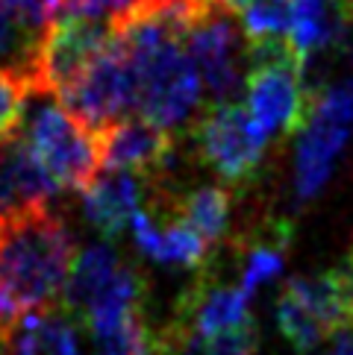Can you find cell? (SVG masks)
Instances as JSON below:
<instances>
[{"instance_id":"ffe728a7","label":"cell","mask_w":353,"mask_h":355,"mask_svg":"<svg viewBox=\"0 0 353 355\" xmlns=\"http://www.w3.org/2000/svg\"><path fill=\"white\" fill-rule=\"evenodd\" d=\"M95 338V355H168L165 335H159L147 320L145 309H136L118 326Z\"/></svg>"},{"instance_id":"83f0119b","label":"cell","mask_w":353,"mask_h":355,"mask_svg":"<svg viewBox=\"0 0 353 355\" xmlns=\"http://www.w3.org/2000/svg\"><path fill=\"white\" fill-rule=\"evenodd\" d=\"M218 3L224 6V9H230V12H242V9H247L250 3H256V0H218Z\"/></svg>"},{"instance_id":"cb8c5ba5","label":"cell","mask_w":353,"mask_h":355,"mask_svg":"<svg viewBox=\"0 0 353 355\" xmlns=\"http://www.w3.org/2000/svg\"><path fill=\"white\" fill-rule=\"evenodd\" d=\"M30 92L18 80L0 71V138H9L21 130L24 112H27Z\"/></svg>"},{"instance_id":"7a4b0ae2","label":"cell","mask_w":353,"mask_h":355,"mask_svg":"<svg viewBox=\"0 0 353 355\" xmlns=\"http://www.w3.org/2000/svg\"><path fill=\"white\" fill-rule=\"evenodd\" d=\"M183 24L154 12L121 27L136 77V112L171 130L183 123L200 100V71L183 44Z\"/></svg>"},{"instance_id":"52a82bcc","label":"cell","mask_w":353,"mask_h":355,"mask_svg":"<svg viewBox=\"0 0 353 355\" xmlns=\"http://www.w3.org/2000/svg\"><path fill=\"white\" fill-rule=\"evenodd\" d=\"M350 130L353 94L347 80L312 94V112L304 126V135H300L295 159V194L300 202L312 200L327 185Z\"/></svg>"},{"instance_id":"603a6c76","label":"cell","mask_w":353,"mask_h":355,"mask_svg":"<svg viewBox=\"0 0 353 355\" xmlns=\"http://www.w3.org/2000/svg\"><path fill=\"white\" fill-rule=\"evenodd\" d=\"M277 323H280L283 338L297 352H312L324 338H330V332H327L306 309H300L297 302L286 294H280V300H277Z\"/></svg>"},{"instance_id":"8fae6325","label":"cell","mask_w":353,"mask_h":355,"mask_svg":"<svg viewBox=\"0 0 353 355\" xmlns=\"http://www.w3.org/2000/svg\"><path fill=\"white\" fill-rule=\"evenodd\" d=\"M59 191V182L33 153L21 130L0 138V223L39 218Z\"/></svg>"},{"instance_id":"7c38bea8","label":"cell","mask_w":353,"mask_h":355,"mask_svg":"<svg viewBox=\"0 0 353 355\" xmlns=\"http://www.w3.org/2000/svg\"><path fill=\"white\" fill-rule=\"evenodd\" d=\"M112 35H115V27H109V24L62 15L44 47L39 92L59 94L109 44Z\"/></svg>"},{"instance_id":"3957f363","label":"cell","mask_w":353,"mask_h":355,"mask_svg":"<svg viewBox=\"0 0 353 355\" xmlns=\"http://www.w3.org/2000/svg\"><path fill=\"white\" fill-rule=\"evenodd\" d=\"M21 135L33 153L59 182V188H83L100 173V138L71 115L50 92H30Z\"/></svg>"},{"instance_id":"484cf974","label":"cell","mask_w":353,"mask_h":355,"mask_svg":"<svg viewBox=\"0 0 353 355\" xmlns=\"http://www.w3.org/2000/svg\"><path fill=\"white\" fill-rule=\"evenodd\" d=\"M327 276H330V282L338 294V302H342V309L347 314V323L353 326V250L336 264V268L327 270Z\"/></svg>"},{"instance_id":"8992f818","label":"cell","mask_w":353,"mask_h":355,"mask_svg":"<svg viewBox=\"0 0 353 355\" xmlns=\"http://www.w3.org/2000/svg\"><path fill=\"white\" fill-rule=\"evenodd\" d=\"M192 138L200 159L230 188H247L256 182L268 150V135L259 130L245 106L215 103L200 115Z\"/></svg>"},{"instance_id":"9a60e30c","label":"cell","mask_w":353,"mask_h":355,"mask_svg":"<svg viewBox=\"0 0 353 355\" xmlns=\"http://www.w3.org/2000/svg\"><path fill=\"white\" fill-rule=\"evenodd\" d=\"M353 24V0H292V33L288 42L297 56H312L342 44Z\"/></svg>"},{"instance_id":"5bb4252c","label":"cell","mask_w":353,"mask_h":355,"mask_svg":"<svg viewBox=\"0 0 353 355\" xmlns=\"http://www.w3.org/2000/svg\"><path fill=\"white\" fill-rule=\"evenodd\" d=\"M133 235L136 247L147 259H156L162 264H180V268H204L209 259V247L186 220L165 209V218H154L138 209L133 214Z\"/></svg>"},{"instance_id":"5b68a950","label":"cell","mask_w":353,"mask_h":355,"mask_svg":"<svg viewBox=\"0 0 353 355\" xmlns=\"http://www.w3.org/2000/svg\"><path fill=\"white\" fill-rule=\"evenodd\" d=\"M56 100L95 135L115 126L136 109L133 62L121 30H115L109 44L62 88Z\"/></svg>"},{"instance_id":"277c9868","label":"cell","mask_w":353,"mask_h":355,"mask_svg":"<svg viewBox=\"0 0 353 355\" xmlns=\"http://www.w3.org/2000/svg\"><path fill=\"white\" fill-rule=\"evenodd\" d=\"M306 62L292 42L250 47L247 112L268 138H288L309 121L312 94L304 85Z\"/></svg>"},{"instance_id":"4fadbf2b","label":"cell","mask_w":353,"mask_h":355,"mask_svg":"<svg viewBox=\"0 0 353 355\" xmlns=\"http://www.w3.org/2000/svg\"><path fill=\"white\" fill-rule=\"evenodd\" d=\"M100 162L109 171H127L142 176H156L171 162V135L168 130L150 121H118L97 135Z\"/></svg>"},{"instance_id":"2e32d148","label":"cell","mask_w":353,"mask_h":355,"mask_svg":"<svg viewBox=\"0 0 353 355\" xmlns=\"http://www.w3.org/2000/svg\"><path fill=\"white\" fill-rule=\"evenodd\" d=\"M138 194L142 182L127 171H100L92 182L83 188L85 218L104 238H115L138 211Z\"/></svg>"},{"instance_id":"e0dca14e","label":"cell","mask_w":353,"mask_h":355,"mask_svg":"<svg viewBox=\"0 0 353 355\" xmlns=\"http://www.w3.org/2000/svg\"><path fill=\"white\" fill-rule=\"evenodd\" d=\"M0 344L3 355H83L77 335L59 309H42L21 317Z\"/></svg>"},{"instance_id":"9c48e42d","label":"cell","mask_w":353,"mask_h":355,"mask_svg":"<svg viewBox=\"0 0 353 355\" xmlns=\"http://www.w3.org/2000/svg\"><path fill=\"white\" fill-rule=\"evenodd\" d=\"M62 0H0V71L27 92L42 88V62Z\"/></svg>"},{"instance_id":"30bf717a","label":"cell","mask_w":353,"mask_h":355,"mask_svg":"<svg viewBox=\"0 0 353 355\" xmlns=\"http://www.w3.org/2000/svg\"><path fill=\"white\" fill-rule=\"evenodd\" d=\"M183 44L195 59L206 92L215 103H233L242 88V47H238V27L233 12L221 3H212L192 27L183 33Z\"/></svg>"},{"instance_id":"d4e9b609","label":"cell","mask_w":353,"mask_h":355,"mask_svg":"<svg viewBox=\"0 0 353 355\" xmlns=\"http://www.w3.org/2000/svg\"><path fill=\"white\" fill-rule=\"evenodd\" d=\"M259 347V332H256V320H247L245 326L224 332L215 340H209L204 355H256Z\"/></svg>"},{"instance_id":"44dd1931","label":"cell","mask_w":353,"mask_h":355,"mask_svg":"<svg viewBox=\"0 0 353 355\" xmlns=\"http://www.w3.org/2000/svg\"><path fill=\"white\" fill-rule=\"evenodd\" d=\"M288 241H292V230H288L286 223H277L268 235L247 247L245 264H242V288L247 294H254L259 285L271 282V279L283 273Z\"/></svg>"},{"instance_id":"6da1fadb","label":"cell","mask_w":353,"mask_h":355,"mask_svg":"<svg viewBox=\"0 0 353 355\" xmlns=\"http://www.w3.org/2000/svg\"><path fill=\"white\" fill-rule=\"evenodd\" d=\"M77 247L54 211L0 223V340L21 317L65 300Z\"/></svg>"},{"instance_id":"7402d4cb","label":"cell","mask_w":353,"mask_h":355,"mask_svg":"<svg viewBox=\"0 0 353 355\" xmlns=\"http://www.w3.org/2000/svg\"><path fill=\"white\" fill-rule=\"evenodd\" d=\"M242 33L250 47L288 42L292 33V0H256L242 9Z\"/></svg>"},{"instance_id":"d6986e66","label":"cell","mask_w":353,"mask_h":355,"mask_svg":"<svg viewBox=\"0 0 353 355\" xmlns=\"http://www.w3.org/2000/svg\"><path fill=\"white\" fill-rule=\"evenodd\" d=\"M121 259H118V252L106 247V244H95V247H88L83 250L77 261H74V268H71V276H68V288H65V306L74 311V314H80L92 306V300L104 291L112 279H115V273L121 270Z\"/></svg>"},{"instance_id":"ac0fdd59","label":"cell","mask_w":353,"mask_h":355,"mask_svg":"<svg viewBox=\"0 0 353 355\" xmlns=\"http://www.w3.org/2000/svg\"><path fill=\"white\" fill-rule=\"evenodd\" d=\"M165 209L186 220L192 230L206 241V244H218V241L230 230V209L233 197L227 188L218 185H197L186 194H168Z\"/></svg>"},{"instance_id":"ba28073f","label":"cell","mask_w":353,"mask_h":355,"mask_svg":"<svg viewBox=\"0 0 353 355\" xmlns=\"http://www.w3.org/2000/svg\"><path fill=\"white\" fill-rule=\"evenodd\" d=\"M247 320L254 317H250V294L245 288L221 285L200 276L174 306V317L165 332L168 355H197L206 349L209 340L233 332Z\"/></svg>"},{"instance_id":"4316f807","label":"cell","mask_w":353,"mask_h":355,"mask_svg":"<svg viewBox=\"0 0 353 355\" xmlns=\"http://www.w3.org/2000/svg\"><path fill=\"white\" fill-rule=\"evenodd\" d=\"M327 355H353V326H345V329H338V332H333Z\"/></svg>"}]
</instances>
